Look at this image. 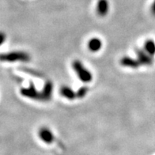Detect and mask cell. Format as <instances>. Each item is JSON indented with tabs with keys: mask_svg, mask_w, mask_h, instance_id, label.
<instances>
[{
	"mask_svg": "<svg viewBox=\"0 0 155 155\" xmlns=\"http://www.w3.org/2000/svg\"><path fill=\"white\" fill-rule=\"evenodd\" d=\"M30 60V55L29 53L22 51H10L6 53L0 54V61L7 63L15 62H29Z\"/></svg>",
	"mask_w": 155,
	"mask_h": 155,
	"instance_id": "obj_1",
	"label": "cell"
},
{
	"mask_svg": "<svg viewBox=\"0 0 155 155\" xmlns=\"http://www.w3.org/2000/svg\"><path fill=\"white\" fill-rule=\"evenodd\" d=\"M97 14L100 17H104L108 15L109 10V3L108 0H98L96 6Z\"/></svg>",
	"mask_w": 155,
	"mask_h": 155,
	"instance_id": "obj_5",
	"label": "cell"
},
{
	"mask_svg": "<svg viewBox=\"0 0 155 155\" xmlns=\"http://www.w3.org/2000/svg\"><path fill=\"white\" fill-rule=\"evenodd\" d=\"M144 49L145 51L150 55L153 56L155 55V42L153 40H147L144 44Z\"/></svg>",
	"mask_w": 155,
	"mask_h": 155,
	"instance_id": "obj_11",
	"label": "cell"
},
{
	"mask_svg": "<svg viewBox=\"0 0 155 155\" xmlns=\"http://www.w3.org/2000/svg\"><path fill=\"white\" fill-rule=\"evenodd\" d=\"M137 59L139 60L140 65L150 66L153 64V59L151 55L147 54L145 51L140 50V49H136Z\"/></svg>",
	"mask_w": 155,
	"mask_h": 155,
	"instance_id": "obj_4",
	"label": "cell"
},
{
	"mask_svg": "<svg viewBox=\"0 0 155 155\" xmlns=\"http://www.w3.org/2000/svg\"><path fill=\"white\" fill-rule=\"evenodd\" d=\"M87 92H88V88L86 87V86H84V87L80 88L79 90H78V91L76 93V96H77V97L78 98H82L86 96Z\"/></svg>",
	"mask_w": 155,
	"mask_h": 155,
	"instance_id": "obj_12",
	"label": "cell"
},
{
	"mask_svg": "<svg viewBox=\"0 0 155 155\" xmlns=\"http://www.w3.org/2000/svg\"><path fill=\"white\" fill-rule=\"evenodd\" d=\"M72 68H73L74 71H75L78 78L82 82L87 83V82H90L92 81V73L87 68L84 67L82 62L79 61V60H74L72 63Z\"/></svg>",
	"mask_w": 155,
	"mask_h": 155,
	"instance_id": "obj_2",
	"label": "cell"
},
{
	"mask_svg": "<svg viewBox=\"0 0 155 155\" xmlns=\"http://www.w3.org/2000/svg\"><path fill=\"white\" fill-rule=\"evenodd\" d=\"M20 92L22 96L25 97L30 98V99H33V100L43 101V97H42L41 92H39L33 84H30V86L29 87L21 89Z\"/></svg>",
	"mask_w": 155,
	"mask_h": 155,
	"instance_id": "obj_3",
	"label": "cell"
},
{
	"mask_svg": "<svg viewBox=\"0 0 155 155\" xmlns=\"http://www.w3.org/2000/svg\"><path fill=\"white\" fill-rule=\"evenodd\" d=\"M6 39V34H5L4 32L0 31V46L5 43Z\"/></svg>",
	"mask_w": 155,
	"mask_h": 155,
	"instance_id": "obj_13",
	"label": "cell"
},
{
	"mask_svg": "<svg viewBox=\"0 0 155 155\" xmlns=\"http://www.w3.org/2000/svg\"><path fill=\"white\" fill-rule=\"evenodd\" d=\"M52 90H53V84L50 81L46 82L43 90L41 91V94L43 97V101H49L52 96Z\"/></svg>",
	"mask_w": 155,
	"mask_h": 155,
	"instance_id": "obj_8",
	"label": "cell"
},
{
	"mask_svg": "<svg viewBox=\"0 0 155 155\" xmlns=\"http://www.w3.org/2000/svg\"><path fill=\"white\" fill-rule=\"evenodd\" d=\"M102 47V42L101 39L97 37H93L88 42V48L92 52H97L100 51Z\"/></svg>",
	"mask_w": 155,
	"mask_h": 155,
	"instance_id": "obj_9",
	"label": "cell"
},
{
	"mask_svg": "<svg viewBox=\"0 0 155 155\" xmlns=\"http://www.w3.org/2000/svg\"><path fill=\"white\" fill-rule=\"evenodd\" d=\"M151 13L155 17V0H153V4L151 6Z\"/></svg>",
	"mask_w": 155,
	"mask_h": 155,
	"instance_id": "obj_14",
	"label": "cell"
},
{
	"mask_svg": "<svg viewBox=\"0 0 155 155\" xmlns=\"http://www.w3.org/2000/svg\"><path fill=\"white\" fill-rule=\"evenodd\" d=\"M120 64L123 67L130 68H137L140 66V63L138 59H133L129 56H124V57L121 58Z\"/></svg>",
	"mask_w": 155,
	"mask_h": 155,
	"instance_id": "obj_7",
	"label": "cell"
},
{
	"mask_svg": "<svg viewBox=\"0 0 155 155\" xmlns=\"http://www.w3.org/2000/svg\"><path fill=\"white\" fill-rule=\"evenodd\" d=\"M60 94L63 97H66L69 100H74V98L77 97L76 93L72 90L71 88L68 86H63L60 88Z\"/></svg>",
	"mask_w": 155,
	"mask_h": 155,
	"instance_id": "obj_10",
	"label": "cell"
},
{
	"mask_svg": "<svg viewBox=\"0 0 155 155\" xmlns=\"http://www.w3.org/2000/svg\"><path fill=\"white\" fill-rule=\"evenodd\" d=\"M39 137L41 138V140L43 141L44 143L50 144L53 142L54 140V135L51 130H49L48 127H41L39 131Z\"/></svg>",
	"mask_w": 155,
	"mask_h": 155,
	"instance_id": "obj_6",
	"label": "cell"
}]
</instances>
